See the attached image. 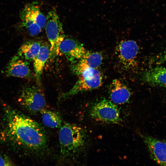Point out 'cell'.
<instances>
[{
	"instance_id": "277c9868",
	"label": "cell",
	"mask_w": 166,
	"mask_h": 166,
	"mask_svg": "<svg viewBox=\"0 0 166 166\" xmlns=\"http://www.w3.org/2000/svg\"><path fill=\"white\" fill-rule=\"evenodd\" d=\"M18 101L23 109L34 114L45 109L46 105L45 97L42 90L34 86L23 88L20 92Z\"/></svg>"
},
{
	"instance_id": "ac0fdd59",
	"label": "cell",
	"mask_w": 166,
	"mask_h": 166,
	"mask_svg": "<svg viewBox=\"0 0 166 166\" xmlns=\"http://www.w3.org/2000/svg\"><path fill=\"white\" fill-rule=\"evenodd\" d=\"M153 60L155 64L157 65L166 62V50L158 54Z\"/></svg>"
},
{
	"instance_id": "5b68a950",
	"label": "cell",
	"mask_w": 166,
	"mask_h": 166,
	"mask_svg": "<svg viewBox=\"0 0 166 166\" xmlns=\"http://www.w3.org/2000/svg\"><path fill=\"white\" fill-rule=\"evenodd\" d=\"M46 18L45 27L50 46V57L54 58L59 55V45L65 36L62 23L55 11H49Z\"/></svg>"
},
{
	"instance_id": "3957f363",
	"label": "cell",
	"mask_w": 166,
	"mask_h": 166,
	"mask_svg": "<svg viewBox=\"0 0 166 166\" xmlns=\"http://www.w3.org/2000/svg\"><path fill=\"white\" fill-rule=\"evenodd\" d=\"M20 18L22 26L32 36L38 35L45 27L46 17L35 2L27 5L21 12Z\"/></svg>"
},
{
	"instance_id": "9a60e30c",
	"label": "cell",
	"mask_w": 166,
	"mask_h": 166,
	"mask_svg": "<svg viewBox=\"0 0 166 166\" xmlns=\"http://www.w3.org/2000/svg\"><path fill=\"white\" fill-rule=\"evenodd\" d=\"M50 44L47 43H41L39 52L33 60L35 76L39 84L44 67L50 57Z\"/></svg>"
},
{
	"instance_id": "6da1fadb",
	"label": "cell",
	"mask_w": 166,
	"mask_h": 166,
	"mask_svg": "<svg viewBox=\"0 0 166 166\" xmlns=\"http://www.w3.org/2000/svg\"><path fill=\"white\" fill-rule=\"evenodd\" d=\"M4 133L7 138L20 147L34 152L46 149V134L37 122L10 106H4Z\"/></svg>"
},
{
	"instance_id": "5bb4252c",
	"label": "cell",
	"mask_w": 166,
	"mask_h": 166,
	"mask_svg": "<svg viewBox=\"0 0 166 166\" xmlns=\"http://www.w3.org/2000/svg\"><path fill=\"white\" fill-rule=\"evenodd\" d=\"M144 79L151 85L166 88V68L157 66L151 68L145 73Z\"/></svg>"
},
{
	"instance_id": "9c48e42d",
	"label": "cell",
	"mask_w": 166,
	"mask_h": 166,
	"mask_svg": "<svg viewBox=\"0 0 166 166\" xmlns=\"http://www.w3.org/2000/svg\"><path fill=\"white\" fill-rule=\"evenodd\" d=\"M138 50L137 43L132 40L122 41L116 48L117 54L121 62L129 69L135 66Z\"/></svg>"
},
{
	"instance_id": "ba28073f",
	"label": "cell",
	"mask_w": 166,
	"mask_h": 166,
	"mask_svg": "<svg viewBox=\"0 0 166 166\" xmlns=\"http://www.w3.org/2000/svg\"><path fill=\"white\" fill-rule=\"evenodd\" d=\"M152 159L157 164L166 166V140L140 134Z\"/></svg>"
},
{
	"instance_id": "e0dca14e",
	"label": "cell",
	"mask_w": 166,
	"mask_h": 166,
	"mask_svg": "<svg viewBox=\"0 0 166 166\" xmlns=\"http://www.w3.org/2000/svg\"><path fill=\"white\" fill-rule=\"evenodd\" d=\"M41 113L42 121L46 126L56 128L61 125L62 120L61 117L57 113L49 110L44 109Z\"/></svg>"
},
{
	"instance_id": "8992f818",
	"label": "cell",
	"mask_w": 166,
	"mask_h": 166,
	"mask_svg": "<svg viewBox=\"0 0 166 166\" xmlns=\"http://www.w3.org/2000/svg\"><path fill=\"white\" fill-rule=\"evenodd\" d=\"M79 75L78 80L73 88L64 93L62 98H66L81 92L96 89L102 85V77L100 72L97 69L87 68Z\"/></svg>"
},
{
	"instance_id": "8fae6325",
	"label": "cell",
	"mask_w": 166,
	"mask_h": 166,
	"mask_svg": "<svg viewBox=\"0 0 166 166\" xmlns=\"http://www.w3.org/2000/svg\"><path fill=\"white\" fill-rule=\"evenodd\" d=\"M5 73L8 77L25 78L30 76L31 71L28 62L18 55L12 57L8 63Z\"/></svg>"
},
{
	"instance_id": "2e32d148",
	"label": "cell",
	"mask_w": 166,
	"mask_h": 166,
	"mask_svg": "<svg viewBox=\"0 0 166 166\" xmlns=\"http://www.w3.org/2000/svg\"><path fill=\"white\" fill-rule=\"evenodd\" d=\"M41 44L39 41L26 42L19 48L18 55L26 60L33 61L39 52Z\"/></svg>"
},
{
	"instance_id": "d6986e66",
	"label": "cell",
	"mask_w": 166,
	"mask_h": 166,
	"mask_svg": "<svg viewBox=\"0 0 166 166\" xmlns=\"http://www.w3.org/2000/svg\"><path fill=\"white\" fill-rule=\"evenodd\" d=\"M14 165L12 161L8 157L0 155V166Z\"/></svg>"
},
{
	"instance_id": "30bf717a",
	"label": "cell",
	"mask_w": 166,
	"mask_h": 166,
	"mask_svg": "<svg viewBox=\"0 0 166 166\" xmlns=\"http://www.w3.org/2000/svg\"><path fill=\"white\" fill-rule=\"evenodd\" d=\"M59 54L64 55L69 60L76 61L83 58L88 50L78 42L65 37L59 45Z\"/></svg>"
},
{
	"instance_id": "7c38bea8",
	"label": "cell",
	"mask_w": 166,
	"mask_h": 166,
	"mask_svg": "<svg viewBox=\"0 0 166 166\" xmlns=\"http://www.w3.org/2000/svg\"><path fill=\"white\" fill-rule=\"evenodd\" d=\"M109 95L111 101L115 104L121 105L127 102L131 95L127 86L121 80L113 81L109 87Z\"/></svg>"
},
{
	"instance_id": "4fadbf2b",
	"label": "cell",
	"mask_w": 166,
	"mask_h": 166,
	"mask_svg": "<svg viewBox=\"0 0 166 166\" xmlns=\"http://www.w3.org/2000/svg\"><path fill=\"white\" fill-rule=\"evenodd\" d=\"M102 61L101 54L96 52H92L88 50L84 57L73 67V70L79 75L85 68H91L97 69L101 65Z\"/></svg>"
},
{
	"instance_id": "7a4b0ae2",
	"label": "cell",
	"mask_w": 166,
	"mask_h": 166,
	"mask_svg": "<svg viewBox=\"0 0 166 166\" xmlns=\"http://www.w3.org/2000/svg\"><path fill=\"white\" fill-rule=\"evenodd\" d=\"M85 134L78 125L65 123L60 127L59 139L61 155L73 157L83 149L85 142Z\"/></svg>"
},
{
	"instance_id": "52a82bcc",
	"label": "cell",
	"mask_w": 166,
	"mask_h": 166,
	"mask_svg": "<svg viewBox=\"0 0 166 166\" xmlns=\"http://www.w3.org/2000/svg\"><path fill=\"white\" fill-rule=\"evenodd\" d=\"M90 115L97 121L109 123H116L121 119L117 106L107 99L100 100L94 104L90 110Z\"/></svg>"
}]
</instances>
